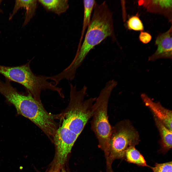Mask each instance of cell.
<instances>
[{
    "instance_id": "30bf717a",
    "label": "cell",
    "mask_w": 172,
    "mask_h": 172,
    "mask_svg": "<svg viewBox=\"0 0 172 172\" xmlns=\"http://www.w3.org/2000/svg\"><path fill=\"white\" fill-rule=\"evenodd\" d=\"M39 3L47 11L58 15L65 12L69 7L67 0H39Z\"/></svg>"
},
{
    "instance_id": "ba28073f",
    "label": "cell",
    "mask_w": 172,
    "mask_h": 172,
    "mask_svg": "<svg viewBox=\"0 0 172 172\" xmlns=\"http://www.w3.org/2000/svg\"><path fill=\"white\" fill-rule=\"evenodd\" d=\"M38 2V0H15L13 9L9 16V20L12 19L19 9L24 8L26 10V11L23 26H26L35 15L37 8Z\"/></svg>"
},
{
    "instance_id": "5b68a950",
    "label": "cell",
    "mask_w": 172,
    "mask_h": 172,
    "mask_svg": "<svg viewBox=\"0 0 172 172\" xmlns=\"http://www.w3.org/2000/svg\"><path fill=\"white\" fill-rule=\"evenodd\" d=\"M172 27L165 32L157 37L155 44L157 46L155 52L148 58L149 61H154L162 58H172Z\"/></svg>"
},
{
    "instance_id": "8992f818",
    "label": "cell",
    "mask_w": 172,
    "mask_h": 172,
    "mask_svg": "<svg viewBox=\"0 0 172 172\" xmlns=\"http://www.w3.org/2000/svg\"><path fill=\"white\" fill-rule=\"evenodd\" d=\"M141 97L145 105L152 112L154 116L172 130V111L163 107L159 102H153L145 94H142Z\"/></svg>"
},
{
    "instance_id": "52a82bcc",
    "label": "cell",
    "mask_w": 172,
    "mask_h": 172,
    "mask_svg": "<svg viewBox=\"0 0 172 172\" xmlns=\"http://www.w3.org/2000/svg\"><path fill=\"white\" fill-rule=\"evenodd\" d=\"M138 3L148 11L162 15L172 22V0H140Z\"/></svg>"
},
{
    "instance_id": "9a60e30c",
    "label": "cell",
    "mask_w": 172,
    "mask_h": 172,
    "mask_svg": "<svg viewBox=\"0 0 172 172\" xmlns=\"http://www.w3.org/2000/svg\"><path fill=\"white\" fill-rule=\"evenodd\" d=\"M139 39L142 43L146 44L150 41L152 39V36L148 33L141 31L139 36Z\"/></svg>"
},
{
    "instance_id": "2e32d148",
    "label": "cell",
    "mask_w": 172,
    "mask_h": 172,
    "mask_svg": "<svg viewBox=\"0 0 172 172\" xmlns=\"http://www.w3.org/2000/svg\"><path fill=\"white\" fill-rule=\"evenodd\" d=\"M36 172H41L38 170H36ZM44 172H68L64 169L59 170H55L48 169Z\"/></svg>"
},
{
    "instance_id": "ac0fdd59",
    "label": "cell",
    "mask_w": 172,
    "mask_h": 172,
    "mask_svg": "<svg viewBox=\"0 0 172 172\" xmlns=\"http://www.w3.org/2000/svg\"><path fill=\"white\" fill-rule=\"evenodd\" d=\"M22 168H23V167H22V166H20V169L21 170H22Z\"/></svg>"
},
{
    "instance_id": "7c38bea8",
    "label": "cell",
    "mask_w": 172,
    "mask_h": 172,
    "mask_svg": "<svg viewBox=\"0 0 172 172\" xmlns=\"http://www.w3.org/2000/svg\"><path fill=\"white\" fill-rule=\"evenodd\" d=\"M84 15L83 20L80 39L78 48L81 45L82 40L86 29L90 24L92 12L96 3L94 0H85L83 1Z\"/></svg>"
},
{
    "instance_id": "8fae6325",
    "label": "cell",
    "mask_w": 172,
    "mask_h": 172,
    "mask_svg": "<svg viewBox=\"0 0 172 172\" xmlns=\"http://www.w3.org/2000/svg\"><path fill=\"white\" fill-rule=\"evenodd\" d=\"M124 159L128 162L139 166L150 167L146 163L144 156L135 147H131L127 150Z\"/></svg>"
},
{
    "instance_id": "277c9868",
    "label": "cell",
    "mask_w": 172,
    "mask_h": 172,
    "mask_svg": "<svg viewBox=\"0 0 172 172\" xmlns=\"http://www.w3.org/2000/svg\"><path fill=\"white\" fill-rule=\"evenodd\" d=\"M139 141L138 132L128 121H122L112 127L107 168H111L114 160L124 159L127 150Z\"/></svg>"
},
{
    "instance_id": "e0dca14e",
    "label": "cell",
    "mask_w": 172,
    "mask_h": 172,
    "mask_svg": "<svg viewBox=\"0 0 172 172\" xmlns=\"http://www.w3.org/2000/svg\"><path fill=\"white\" fill-rule=\"evenodd\" d=\"M2 0H0V14L2 13L3 12V11L1 9L0 6V5L1 4V3L2 2Z\"/></svg>"
},
{
    "instance_id": "5bb4252c",
    "label": "cell",
    "mask_w": 172,
    "mask_h": 172,
    "mask_svg": "<svg viewBox=\"0 0 172 172\" xmlns=\"http://www.w3.org/2000/svg\"><path fill=\"white\" fill-rule=\"evenodd\" d=\"M153 172H172V161L162 163H156L154 167H150Z\"/></svg>"
},
{
    "instance_id": "6da1fadb",
    "label": "cell",
    "mask_w": 172,
    "mask_h": 172,
    "mask_svg": "<svg viewBox=\"0 0 172 172\" xmlns=\"http://www.w3.org/2000/svg\"><path fill=\"white\" fill-rule=\"evenodd\" d=\"M93 10L84 41L69 65L74 71L81 65L90 51L106 38L110 37L113 41L116 40L113 13L106 2L100 4L96 2Z\"/></svg>"
},
{
    "instance_id": "4fadbf2b",
    "label": "cell",
    "mask_w": 172,
    "mask_h": 172,
    "mask_svg": "<svg viewBox=\"0 0 172 172\" xmlns=\"http://www.w3.org/2000/svg\"><path fill=\"white\" fill-rule=\"evenodd\" d=\"M128 29L137 31H142L144 30L143 24L139 17L137 16L130 18L127 22Z\"/></svg>"
},
{
    "instance_id": "7a4b0ae2",
    "label": "cell",
    "mask_w": 172,
    "mask_h": 172,
    "mask_svg": "<svg viewBox=\"0 0 172 172\" xmlns=\"http://www.w3.org/2000/svg\"><path fill=\"white\" fill-rule=\"evenodd\" d=\"M117 82L112 79L107 82L94 102L91 128L98 141L99 147L104 152L106 159L109 154L112 127L108 115V102Z\"/></svg>"
},
{
    "instance_id": "9c48e42d",
    "label": "cell",
    "mask_w": 172,
    "mask_h": 172,
    "mask_svg": "<svg viewBox=\"0 0 172 172\" xmlns=\"http://www.w3.org/2000/svg\"><path fill=\"white\" fill-rule=\"evenodd\" d=\"M154 117L161 138L160 143L161 148L159 151L165 154L172 148V130L167 128L156 117Z\"/></svg>"
},
{
    "instance_id": "3957f363",
    "label": "cell",
    "mask_w": 172,
    "mask_h": 172,
    "mask_svg": "<svg viewBox=\"0 0 172 172\" xmlns=\"http://www.w3.org/2000/svg\"><path fill=\"white\" fill-rule=\"evenodd\" d=\"M31 61L16 66L0 65V74L10 81L22 85L35 99L40 101L41 91L46 89L52 90L53 85L48 81L47 76L37 75L33 73L30 66Z\"/></svg>"
}]
</instances>
